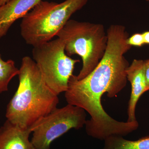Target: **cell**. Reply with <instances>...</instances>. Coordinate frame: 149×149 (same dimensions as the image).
<instances>
[{
    "label": "cell",
    "mask_w": 149,
    "mask_h": 149,
    "mask_svg": "<svg viewBox=\"0 0 149 149\" xmlns=\"http://www.w3.org/2000/svg\"><path fill=\"white\" fill-rule=\"evenodd\" d=\"M86 113L83 109L68 104L56 108L30 127L31 141L35 149H50L51 144L70 129L85 125Z\"/></svg>",
    "instance_id": "5"
},
{
    "label": "cell",
    "mask_w": 149,
    "mask_h": 149,
    "mask_svg": "<svg viewBox=\"0 0 149 149\" xmlns=\"http://www.w3.org/2000/svg\"><path fill=\"white\" fill-rule=\"evenodd\" d=\"M127 43L132 47H142L145 45L142 33H136L133 34L128 37L127 40Z\"/></svg>",
    "instance_id": "11"
},
{
    "label": "cell",
    "mask_w": 149,
    "mask_h": 149,
    "mask_svg": "<svg viewBox=\"0 0 149 149\" xmlns=\"http://www.w3.org/2000/svg\"><path fill=\"white\" fill-rule=\"evenodd\" d=\"M32 55L48 87L57 95L65 93L75 65L80 61L66 54L62 40L58 38L35 46Z\"/></svg>",
    "instance_id": "4"
},
{
    "label": "cell",
    "mask_w": 149,
    "mask_h": 149,
    "mask_svg": "<svg viewBox=\"0 0 149 149\" xmlns=\"http://www.w3.org/2000/svg\"><path fill=\"white\" fill-rule=\"evenodd\" d=\"M19 69L12 60L4 61L0 54V94L8 90L9 84L14 77L18 75Z\"/></svg>",
    "instance_id": "10"
},
{
    "label": "cell",
    "mask_w": 149,
    "mask_h": 149,
    "mask_svg": "<svg viewBox=\"0 0 149 149\" xmlns=\"http://www.w3.org/2000/svg\"><path fill=\"white\" fill-rule=\"evenodd\" d=\"M32 131L7 120L0 128V149H35L29 138Z\"/></svg>",
    "instance_id": "8"
},
{
    "label": "cell",
    "mask_w": 149,
    "mask_h": 149,
    "mask_svg": "<svg viewBox=\"0 0 149 149\" xmlns=\"http://www.w3.org/2000/svg\"><path fill=\"white\" fill-rule=\"evenodd\" d=\"M103 149H149V136L136 141L126 140L122 136H109L105 139Z\"/></svg>",
    "instance_id": "9"
},
{
    "label": "cell",
    "mask_w": 149,
    "mask_h": 149,
    "mask_svg": "<svg viewBox=\"0 0 149 149\" xmlns=\"http://www.w3.org/2000/svg\"><path fill=\"white\" fill-rule=\"evenodd\" d=\"M10 0H0V6L5 4Z\"/></svg>",
    "instance_id": "14"
},
{
    "label": "cell",
    "mask_w": 149,
    "mask_h": 149,
    "mask_svg": "<svg viewBox=\"0 0 149 149\" xmlns=\"http://www.w3.org/2000/svg\"><path fill=\"white\" fill-rule=\"evenodd\" d=\"M17 90L6 111L7 120L24 128H30L39 119L56 108L58 95L46 85L33 59H22Z\"/></svg>",
    "instance_id": "1"
},
{
    "label": "cell",
    "mask_w": 149,
    "mask_h": 149,
    "mask_svg": "<svg viewBox=\"0 0 149 149\" xmlns=\"http://www.w3.org/2000/svg\"><path fill=\"white\" fill-rule=\"evenodd\" d=\"M88 1L65 0L57 3L42 0L22 18V37L33 47L51 41Z\"/></svg>",
    "instance_id": "2"
},
{
    "label": "cell",
    "mask_w": 149,
    "mask_h": 149,
    "mask_svg": "<svg viewBox=\"0 0 149 149\" xmlns=\"http://www.w3.org/2000/svg\"><path fill=\"white\" fill-rule=\"evenodd\" d=\"M145 61L133 60L126 71L127 80L131 85V95L128 109L127 122L137 121L136 116V105L142 95L148 91L144 71Z\"/></svg>",
    "instance_id": "6"
},
{
    "label": "cell",
    "mask_w": 149,
    "mask_h": 149,
    "mask_svg": "<svg viewBox=\"0 0 149 149\" xmlns=\"http://www.w3.org/2000/svg\"><path fill=\"white\" fill-rule=\"evenodd\" d=\"M56 36L62 40L68 56H80L83 66L76 76L80 80L95 68L104 54L108 37L104 25L70 19Z\"/></svg>",
    "instance_id": "3"
},
{
    "label": "cell",
    "mask_w": 149,
    "mask_h": 149,
    "mask_svg": "<svg viewBox=\"0 0 149 149\" xmlns=\"http://www.w3.org/2000/svg\"><path fill=\"white\" fill-rule=\"evenodd\" d=\"M145 65H144V71H145V75L146 77V82L147 91H149V59L144 60Z\"/></svg>",
    "instance_id": "12"
},
{
    "label": "cell",
    "mask_w": 149,
    "mask_h": 149,
    "mask_svg": "<svg viewBox=\"0 0 149 149\" xmlns=\"http://www.w3.org/2000/svg\"><path fill=\"white\" fill-rule=\"evenodd\" d=\"M146 1H149V0H146Z\"/></svg>",
    "instance_id": "15"
},
{
    "label": "cell",
    "mask_w": 149,
    "mask_h": 149,
    "mask_svg": "<svg viewBox=\"0 0 149 149\" xmlns=\"http://www.w3.org/2000/svg\"><path fill=\"white\" fill-rule=\"evenodd\" d=\"M42 0H10L0 6V39L12 24L22 18Z\"/></svg>",
    "instance_id": "7"
},
{
    "label": "cell",
    "mask_w": 149,
    "mask_h": 149,
    "mask_svg": "<svg viewBox=\"0 0 149 149\" xmlns=\"http://www.w3.org/2000/svg\"><path fill=\"white\" fill-rule=\"evenodd\" d=\"M143 37L144 44L149 45V31H146L142 33Z\"/></svg>",
    "instance_id": "13"
}]
</instances>
